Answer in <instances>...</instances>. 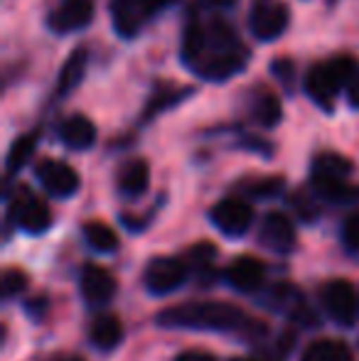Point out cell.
Listing matches in <instances>:
<instances>
[{"instance_id": "6", "label": "cell", "mask_w": 359, "mask_h": 361, "mask_svg": "<svg viewBox=\"0 0 359 361\" xmlns=\"http://www.w3.org/2000/svg\"><path fill=\"white\" fill-rule=\"evenodd\" d=\"M187 276H190V268H187L185 258L160 256L145 266L143 283L153 295H170L187 281Z\"/></svg>"}, {"instance_id": "25", "label": "cell", "mask_w": 359, "mask_h": 361, "mask_svg": "<svg viewBox=\"0 0 359 361\" xmlns=\"http://www.w3.org/2000/svg\"><path fill=\"white\" fill-rule=\"evenodd\" d=\"M84 238H87L89 246L99 253H111V251H116V246H118V236H116V231L104 221L84 224Z\"/></svg>"}, {"instance_id": "21", "label": "cell", "mask_w": 359, "mask_h": 361, "mask_svg": "<svg viewBox=\"0 0 359 361\" xmlns=\"http://www.w3.org/2000/svg\"><path fill=\"white\" fill-rule=\"evenodd\" d=\"M251 116L259 126L273 128L281 123V101L266 86H259V94H251Z\"/></svg>"}, {"instance_id": "14", "label": "cell", "mask_w": 359, "mask_h": 361, "mask_svg": "<svg viewBox=\"0 0 359 361\" xmlns=\"http://www.w3.org/2000/svg\"><path fill=\"white\" fill-rule=\"evenodd\" d=\"M82 295L91 305H104L116 295V281L106 268L101 266H84L82 271Z\"/></svg>"}, {"instance_id": "27", "label": "cell", "mask_w": 359, "mask_h": 361, "mask_svg": "<svg viewBox=\"0 0 359 361\" xmlns=\"http://www.w3.org/2000/svg\"><path fill=\"white\" fill-rule=\"evenodd\" d=\"M25 288H28V276H25L20 268H8V271H3V276H0V295H3V300L15 298V295H20Z\"/></svg>"}, {"instance_id": "15", "label": "cell", "mask_w": 359, "mask_h": 361, "mask_svg": "<svg viewBox=\"0 0 359 361\" xmlns=\"http://www.w3.org/2000/svg\"><path fill=\"white\" fill-rule=\"evenodd\" d=\"M87 62H89L87 47H74L72 52L67 54V59H64L62 67H59L57 84H54V96H57V99H64L69 91L82 84L84 72H87Z\"/></svg>"}, {"instance_id": "31", "label": "cell", "mask_w": 359, "mask_h": 361, "mask_svg": "<svg viewBox=\"0 0 359 361\" xmlns=\"http://www.w3.org/2000/svg\"><path fill=\"white\" fill-rule=\"evenodd\" d=\"M342 241L350 248H359V212L347 216L345 226H342Z\"/></svg>"}, {"instance_id": "36", "label": "cell", "mask_w": 359, "mask_h": 361, "mask_svg": "<svg viewBox=\"0 0 359 361\" xmlns=\"http://www.w3.org/2000/svg\"><path fill=\"white\" fill-rule=\"evenodd\" d=\"M231 361H261V359H231Z\"/></svg>"}, {"instance_id": "16", "label": "cell", "mask_w": 359, "mask_h": 361, "mask_svg": "<svg viewBox=\"0 0 359 361\" xmlns=\"http://www.w3.org/2000/svg\"><path fill=\"white\" fill-rule=\"evenodd\" d=\"M57 133H59V140L67 147H72V150H87L96 140V126L91 123L87 116L74 114V116H67V118L59 123Z\"/></svg>"}, {"instance_id": "28", "label": "cell", "mask_w": 359, "mask_h": 361, "mask_svg": "<svg viewBox=\"0 0 359 361\" xmlns=\"http://www.w3.org/2000/svg\"><path fill=\"white\" fill-rule=\"evenodd\" d=\"M271 74L281 81L283 89L293 91V81H296V64H293V59H288V57L273 59V62H271Z\"/></svg>"}, {"instance_id": "30", "label": "cell", "mask_w": 359, "mask_h": 361, "mask_svg": "<svg viewBox=\"0 0 359 361\" xmlns=\"http://www.w3.org/2000/svg\"><path fill=\"white\" fill-rule=\"evenodd\" d=\"M283 187V180L281 177H269V180H256V182H246L244 190L249 192L251 197H271V195H278Z\"/></svg>"}, {"instance_id": "7", "label": "cell", "mask_w": 359, "mask_h": 361, "mask_svg": "<svg viewBox=\"0 0 359 361\" xmlns=\"http://www.w3.org/2000/svg\"><path fill=\"white\" fill-rule=\"evenodd\" d=\"M209 219L226 236H241L254 224V209H251L249 202L239 200V197H226V200L217 202L212 207Z\"/></svg>"}, {"instance_id": "18", "label": "cell", "mask_w": 359, "mask_h": 361, "mask_svg": "<svg viewBox=\"0 0 359 361\" xmlns=\"http://www.w3.org/2000/svg\"><path fill=\"white\" fill-rule=\"evenodd\" d=\"M89 339L96 349L111 352L123 339V324H121V319L116 314H99L89 327Z\"/></svg>"}, {"instance_id": "24", "label": "cell", "mask_w": 359, "mask_h": 361, "mask_svg": "<svg viewBox=\"0 0 359 361\" xmlns=\"http://www.w3.org/2000/svg\"><path fill=\"white\" fill-rule=\"evenodd\" d=\"M266 298H269L266 302H269L273 310H286V312H291L296 319L300 317V314H308L300 290L293 288V286H276V288H271Z\"/></svg>"}, {"instance_id": "32", "label": "cell", "mask_w": 359, "mask_h": 361, "mask_svg": "<svg viewBox=\"0 0 359 361\" xmlns=\"http://www.w3.org/2000/svg\"><path fill=\"white\" fill-rule=\"evenodd\" d=\"M239 0H200V8H207V10H229Z\"/></svg>"}, {"instance_id": "9", "label": "cell", "mask_w": 359, "mask_h": 361, "mask_svg": "<svg viewBox=\"0 0 359 361\" xmlns=\"http://www.w3.org/2000/svg\"><path fill=\"white\" fill-rule=\"evenodd\" d=\"M35 175H37L39 185L49 192V195L59 197V200H67L74 192L79 190V175L72 165L62 160H42L35 167Z\"/></svg>"}, {"instance_id": "29", "label": "cell", "mask_w": 359, "mask_h": 361, "mask_svg": "<svg viewBox=\"0 0 359 361\" xmlns=\"http://www.w3.org/2000/svg\"><path fill=\"white\" fill-rule=\"evenodd\" d=\"M182 96H187V94H182ZM182 96H178V91H168V94H163V91H155V96L148 101V106H145V114H143V121H150L155 114H160L163 109H168V106H173V104H178V101L182 99Z\"/></svg>"}, {"instance_id": "12", "label": "cell", "mask_w": 359, "mask_h": 361, "mask_svg": "<svg viewBox=\"0 0 359 361\" xmlns=\"http://www.w3.org/2000/svg\"><path fill=\"white\" fill-rule=\"evenodd\" d=\"M226 283L239 293H259L266 283V266L254 256H239L226 268Z\"/></svg>"}, {"instance_id": "20", "label": "cell", "mask_w": 359, "mask_h": 361, "mask_svg": "<svg viewBox=\"0 0 359 361\" xmlns=\"http://www.w3.org/2000/svg\"><path fill=\"white\" fill-rule=\"evenodd\" d=\"M355 172V165L340 152H320L312 160V180H347Z\"/></svg>"}, {"instance_id": "19", "label": "cell", "mask_w": 359, "mask_h": 361, "mask_svg": "<svg viewBox=\"0 0 359 361\" xmlns=\"http://www.w3.org/2000/svg\"><path fill=\"white\" fill-rule=\"evenodd\" d=\"M217 248L209 241H200L197 246H192L185 256V263L190 268V273H195L197 281H202L205 286H209L217 278Z\"/></svg>"}, {"instance_id": "23", "label": "cell", "mask_w": 359, "mask_h": 361, "mask_svg": "<svg viewBox=\"0 0 359 361\" xmlns=\"http://www.w3.org/2000/svg\"><path fill=\"white\" fill-rule=\"evenodd\" d=\"M303 361H355L350 347L337 339H317L303 354Z\"/></svg>"}, {"instance_id": "5", "label": "cell", "mask_w": 359, "mask_h": 361, "mask_svg": "<svg viewBox=\"0 0 359 361\" xmlns=\"http://www.w3.org/2000/svg\"><path fill=\"white\" fill-rule=\"evenodd\" d=\"M320 302L325 307V312L330 314V319H335L337 324H355V317L359 312V295L357 290L342 278L327 281L320 288Z\"/></svg>"}, {"instance_id": "35", "label": "cell", "mask_w": 359, "mask_h": 361, "mask_svg": "<svg viewBox=\"0 0 359 361\" xmlns=\"http://www.w3.org/2000/svg\"><path fill=\"white\" fill-rule=\"evenodd\" d=\"M54 361H84L82 357H64V359H54Z\"/></svg>"}, {"instance_id": "2", "label": "cell", "mask_w": 359, "mask_h": 361, "mask_svg": "<svg viewBox=\"0 0 359 361\" xmlns=\"http://www.w3.org/2000/svg\"><path fill=\"white\" fill-rule=\"evenodd\" d=\"M357 76V59L352 54H335L332 59L317 62L305 76V94L322 111H332L342 89H350Z\"/></svg>"}, {"instance_id": "11", "label": "cell", "mask_w": 359, "mask_h": 361, "mask_svg": "<svg viewBox=\"0 0 359 361\" xmlns=\"http://www.w3.org/2000/svg\"><path fill=\"white\" fill-rule=\"evenodd\" d=\"M259 238L266 248L276 253H291L296 248V226L281 212H269L261 221Z\"/></svg>"}, {"instance_id": "13", "label": "cell", "mask_w": 359, "mask_h": 361, "mask_svg": "<svg viewBox=\"0 0 359 361\" xmlns=\"http://www.w3.org/2000/svg\"><path fill=\"white\" fill-rule=\"evenodd\" d=\"M246 62H249V49H246L244 44H239V47L229 49V52L219 54V57L209 59V62H205L197 69V74L207 81H226L236 72H241V69L246 67Z\"/></svg>"}, {"instance_id": "10", "label": "cell", "mask_w": 359, "mask_h": 361, "mask_svg": "<svg viewBox=\"0 0 359 361\" xmlns=\"http://www.w3.org/2000/svg\"><path fill=\"white\" fill-rule=\"evenodd\" d=\"M13 219L23 231L42 233L52 224V212L39 197H32L28 195V190H23V195H18V200L13 202Z\"/></svg>"}, {"instance_id": "8", "label": "cell", "mask_w": 359, "mask_h": 361, "mask_svg": "<svg viewBox=\"0 0 359 361\" xmlns=\"http://www.w3.org/2000/svg\"><path fill=\"white\" fill-rule=\"evenodd\" d=\"M94 20V0H62L47 15V27L54 35H69Z\"/></svg>"}, {"instance_id": "17", "label": "cell", "mask_w": 359, "mask_h": 361, "mask_svg": "<svg viewBox=\"0 0 359 361\" xmlns=\"http://www.w3.org/2000/svg\"><path fill=\"white\" fill-rule=\"evenodd\" d=\"M116 182H118L121 195L126 197H140L150 185V167L143 157H133V160H126L123 165L118 167V175H116Z\"/></svg>"}, {"instance_id": "26", "label": "cell", "mask_w": 359, "mask_h": 361, "mask_svg": "<svg viewBox=\"0 0 359 361\" xmlns=\"http://www.w3.org/2000/svg\"><path fill=\"white\" fill-rule=\"evenodd\" d=\"M35 147H37V135H35V133L20 135V138L15 140L13 145H10L8 157H5V167H8V175H15V172H20L25 165H28V160L32 157Z\"/></svg>"}, {"instance_id": "22", "label": "cell", "mask_w": 359, "mask_h": 361, "mask_svg": "<svg viewBox=\"0 0 359 361\" xmlns=\"http://www.w3.org/2000/svg\"><path fill=\"white\" fill-rule=\"evenodd\" d=\"M312 190L320 200L335 202V204H357L359 185L347 180H312Z\"/></svg>"}, {"instance_id": "1", "label": "cell", "mask_w": 359, "mask_h": 361, "mask_svg": "<svg viewBox=\"0 0 359 361\" xmlns=\"http://www.w3.org/2000/svg\"><path fill=\"white\" fill-rule=\"evenodd\" d=\"M158 324L175 329H212V332H241L254 327V319L229 302H182L158 314Z\"/></svg>"}, {"instance_id": "4", "label": "cell", "mask_w": 359, "mask_h": 361, "mask_svg": "<svg viewBox=\"0 0 359 361\" xmlns=\"http://www.w3.org/2000/svg\"><path fill=\"white\" fill-rule=\"evenodd\" d=\"M291 10L283 0H251L249 27L259 42H273L286 32Z\"/></svg>"}, {"instance_id": "34", "label": "cell", "mask_w": 359, "mask_h": 361, "mask_svg": "<svg viewBox=\"0 0 359 361\" xmlns=\"http://www.w3.org/2000/svg\"><path fill=\"white\" fill-rule=\"evenodd\" d=\"M347 94H350V106H352V109H359V72L355 76V81H352V86L347 89Z\"/></svg>"}, {"instance_id": "3", "label": "cell", "mask_w": 359, "mask_h": 361, "mask_svg": "<svg viewBox=\"0 0 359 361\" xmlns=\"http://www.w3.org/2000/svg\"><path fill=\"white\" fill-rule=\"evenodd\" d=\"M173 0H111L109 15L116 35L130 39Z\"/></svg>"}, {"instance_id": "33", "label": "cell", "mask_w": 359, "mask_h": 361, "mask_svg": "<svg viewBox=\"0 0 359 361\" xmlns=\"http://www.w3.org/2000/svg\"><path fill=\"white\" fill-rule=\"evenodd\" d=\"M175 361H217V359L207 352H182Z\"/></svg>"}]
</instances>
